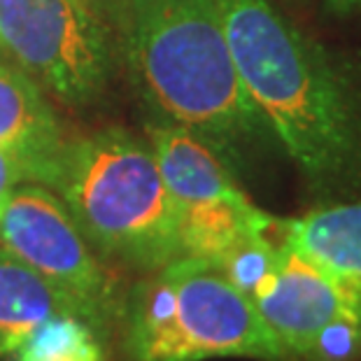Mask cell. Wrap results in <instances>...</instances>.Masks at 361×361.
<instances>
[{
  "label": "cell",
  "mask_w": 361,
  "mask_h": 361,
  "mask_svg": "<svg viewBox=\"0 0 361 361\" xmlns=\"http://www.w3.org/2000/svg\"><path fill=\"white\" fill-rule=\"evenodd\" d=\"M250 101L314 187L361 196V94L268 0H217Z\"/></svg>",
  "instance_id": "obj_1"
},
{
  "label": "cell",
  "mask_w": 361,
  "mask_h": 361,
  "mask_svg": "<svg viewBox=\"0 0 361 361\" xmlns=\"http://www.w3.org/2000/svg\"><path fill=\"white\" fill-rule=\"evenodd\" d=\"M130 56L149 103L214 145L264 124L238 78L217 0H128Z\"/></svg>",
  "instance_id": "obj_2"
},
{
  "label": "cell",
  "mask_w": 361,
  "mask_h": 361,
  "mask_svg": "<svg viewBox=\"0 0 361 361\" xmlns=\"http://www.w3.org/2000/svg\"><path fill=\"white\" fill-rule=\"evenodd\" d=\"M47 189L107 261L147 275L182 257L173 198L140 137L107 128L68 140Z\"/></svg>",
  "instance_id": "obj_3"
},
{
  "label": "cell",
  "mask_w": 361,
  "mask_h": 361,
  "mask_svg": "<svg viewBox=\"0 0 361 361\" xmlns=\"http://www.w3.org/2000/svg\"><path fill=\"white\" fill-rule=\"evenodd\" d=\"M121 324L130 361L289 357L250 296L217 266L194 257L147 273L124 301Z\"/></svg>",
  "instance_id": "obj_4"
},
{
  "label": "cell",
  "mask_w": 361,
  "mask_h": 361,
  "mask_svg": "<svg viewBox=\"0 0 361 361\" xmlns=\"http://www.w3.org/2000/svg\"><path fill=\"white\" fill-rule=\"evenodd\" d=\"M0 247L40 275L98 338L121 322L117 280L51 189L35 182L14 187L0 212Z\"/></svg>",
  "instance_id": "obj_5"
},
{
  "label": "cell",
  "mask_w": 361,
  "mask_h": 361,
  "mask_svg": "<svg viewBox=\"0 0 361 361\" xmlns=\"http://www.w3.org/2000/svg\"><path fill=\"white\" fill-rule=\"evenodd\" d=\"M0 54L66 105L94 103L114 63L110 28L89 0H0Z\"/></svg>",
  "instance_id": "obj_6"
},
{
  "label": "cell",
  "mask_w": 361,
  "mask_h": 361,
  "mask_svg": "<svg viewBox=\"0 0 361 361\" xmlns=\"http://www.w3.org/2000/svg\"><path fill=\"white\" fill-rule=\"evenodd\" d=\"M149 137L178 214L182 257L217 266L240 245L275 231L280 219L250 201L201 135L173 124L152 128Z\"/></svg>",
  "instance_id": "obj_7"
},
{
  "label": "cell",
  "mask_w": 361,
  "mask_h": 361,
  "mask_svg": "<svg viewBox=\"0 0 361 361\" xmlns=\"http://www.w3.org/2000/svg\"><path fill=\"white\" fill-rule=\"evenodd\" d=\"M247 296L287 355L308 361L361 359V294L282 238Z\"/></svg>",
  "instance_id": "obj_8"
},
{
  "label": "cell",
  "mask_w": 361,
  "mask_h": 361,
  "mask_svg": "<svg viewBox=\"0 0 361 361\" xmlns=\"http://www.w3.org/2000/svg\"><path fill=\"white\" fill-rule=\"evenodd\" d=\"M66 145L47 91L0 59V149L19 166L24 182L49 187Z\"/></svg>",
  "instance_id": "obj_9"
},
{
  "label": "cell",
  "mask_w": 361,
  "mask_h": 361,
  "mask_svg": "<svg viewBox=\"0 0 361 361\" xmlns=\"http://www.w3.org/2000/svg\"><path fill=\"white\" fill-rule=\"evenodd\" d=\"M280 238L361 294V196L280 221Z\"/></svg>",
  "instance_id": "obj_10"
},
{
  "label": "cell",
  "mask_w": 361,
  "mask_h": 361,
  "mask_svg": "<svg viewBox=\"0 0 361 361\" xmlns=\"http://www.w3.org/2000/svg\"><path fill=\"white\" fill-rule=\"evenodd\" d=\"M63 312L71 308L56 291L0 247V357L14 355L37 326Z\"/></svg>",
  "instance_id": "obj_11"
},
{
  "label": "cell",
  "mask_w": 361,
  "mask_h": 361,
  "mask_svg": "<svg viewBox=\"0 0 361 361\" xmlns=\"http://www.w3.org/2000/svg\"><path fill=\"white\" fill-rule=\"evenodd\" d=\"M14 355L17 361H103V348L87 322L63 312L37 326Z\"/></svg>",
  "instance_id": "obj_12"
},
{
  "label": "cell",
  "mask_w": 361,
  "mask_h": 361,
  "mask_svg": "<svg viewBox=\"0 0 361 361\" xmlns=\"http://www.w3.org/2000/svg\"><path fill=\"white\" fill-rule=\"evenodd\" d=\"M19 182H24V175H21L19 166L0 149V212H3L7 198H10V194Z\"/></svg>",
  "instance_id": "obj_13"
},
{
  "label": "cell",
  "mask_w": 361,
  "mask_h": 361,
  "mask_svg": "<svg viewBox=\"0 0 361 361\" xmlns=\"http://www.w3.org/2000/svg\"><path fill=\"white\" fill-rule=\"evenodd\" d=\"M326 10L336 17H348V14L361 12V0H324Z\"/></svg>",
  "instance_id": "obj_14"
},
{
  "label": "cell",
  "mask_w": 361,
  "mask_h": 361,
  "mask_svg": "<svg viewBox=\"0 0 361 361\" xmlns=\"http://www.w3.org/2000/svg\"><path fill=\"white\" fill-rule=\"evenodd\" d=\"M89 3H94V5L98 7V10L105 12V10H114L119 0H89Z\"/></svg>",
  "instance_id": "obj_15"
}]
</instances>
